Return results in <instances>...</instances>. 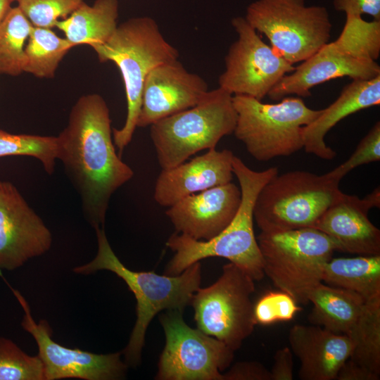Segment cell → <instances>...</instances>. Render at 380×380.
I'll use <instances>...</instances> for the list:
<instances>
[{
    "label": "cell",
    "mask_w": 380,
    "mask_h": 380,
    "mask_svg": "<svg viewBox=\"0 0 380 380\" xmlns=\"http://www.w3.org/2000/svg\"><path fill=\"white\" fill-rule=\"evenodd\" d=\"M57 138L58 160L80 198L85 219L94 229L104 227L111 196L134 176L116 153L104 99L98 94L78 99Z\"/></svg>",
    "instance_id": "6da1fadb"
},
{
    "label": "cell",
    "mask_w": 380,
    "mask_h": 380,
    "mask_svg": "<svg viewBox=\"0 0 380 380\" xmlns=\"http://www.w3.org/2000/svg\"><path fill=\"white\" fill-rule=\"evenodd\" d=\"M233 172L241 192L239 208L231 222L216 236L208 240H196L186 235L175 233L166 245L175 252L165 270V274L175 276L201 260L210 257L227 259L254 281L264 277L262 261L253 229V208L261 189L274 175L277 167L255 171L241 159L233 158Z\"/></svg>",
    "instance_id": "7a4b0ae2"
},
{
    "label": "cell",
    "mask_w": 380,
    "mask_h": 380,
    "mask_svg": "<svg viewBox=\"0 0 380 380\" xmlns=\"http://www.w3.org/2000/svg\"><path fill=\"white\" fill-rule=\"evenodd\" d=\"M98 249L90 262L72 271L89 275L101 270L110 271L122 279L137 300V320L128 343L121 353L128 367L141 362V351L149 323L160 311L179 310L191 304L201 281V266L196 262L175 276L159 275L154 272H136L128 269L113 252L104 227L95 229Z\"/></svg>",
    "instance_id": "3957f363"
},
{
    "label": "cell",
    "mask_w": 380,
    "mask_h": 380,
    "mask_svg": "<svg viewBox=\"0 0 380 380\" xmlns=\"http://www.w3.org/2000/svg\"><path fill=\"white\" fill-rule=\"evenodd\" d=\"M101 62H114L121 72L127 99V117L121 129H113L120 155L131 141L141 105L143 87L156 66L178 60L179 52L163 36L150 17L130 18L118 25L110 38L94 49Z\"/></svg>",
    "instance_id": "277c9868"
},
{
    "label": "cell",
    "mask_w": 380,
    "mask_h": 380,
    "mask_svg": "<svg viewBox=\"0 0 380 380\" xmlns=\"http://www.w3.org/2000/svg\"><path fill=\"white\" fill-rule=\"evenodd\" d=\"M233 95L221 87L208 91L194 106L150 126V136L162 170L172 168L190 156L215 148L234 132L236 112Z\"/></svg>",
    "instance_id": "5b68a950"
},
{
    "label": "cell",
    "mask_w": 380,
    "mask_h": 380,
    "mask_svg": "<svg viewBox=\"0 0 380 380\" xmlns=\"http://www.w3.org/2000/svg\"><path fill=\"white\" fill-rule=\"evenodd\" d=\"M339 182L324 174L303 170L277 174L261 189L253 219L262 232L313 227L343 194Z\"/></svg>",
    "instance_id": "8992f818"
},
{
    "label": "cell",
    "mask_w": 380,
    "mask_h": 380,
    "mask_svg": "<svg viewBox=\"0 0 380 380\" xmlns=\"http://www.w3.org/2000/svg\"><path fill=\"white\" fill-rule=\"evenodd\" d=\"M236 112L234 134L255 160L267 162L289 156L303 148V129L322 112L299 97L265 103L247 95H233Z\"/></svg>",
    "instance_id": "52a82bcc"
},
{
    "label": "cell",
    "mask_w": 380,
    "mask_h": 380,
    "mask_svg": "<svg viewBox=\"0 0 380 380\" xmlns=\"http://www.w3.org/2000/svg\"><path fill=\"white\" fill-rule=\"evenodd\" d=\"M256 239L265 275L298 304H308L312 290L322 282L324 265L336 250L333 240L312 227L261 232Z\"/></svg>",
    "instance_id": "ba28073f"
},
{
    "label": "cell",
    "mask_w": 380,
    "mask_h": 380,
    "mask_svg": "<svg viewBox=\"0 0 380 380\" xmlns=\"http://www.w3.org/2000/svg\"><path fill=\"white\" fill-rule=\"evenodd\" d=\"M245 18L292 65L315 53L331 37L327 8L307 6L305 0H257L247 7Z\"/></svg>",
    "instance_id": "9c48e42d"
},
{
    "label": "cell",
    "mask_w": 380,
    "mask_h": 380,
    "mask_svg": "<svg viewBox=\"0 0 380 380\" xmlns=\"http://www.w3.org/2000/svg\"><path fill=\"white\" fill-rule=\"evenodd\" d=\"M254 292V279L248 274L232 262L224 265L219 279L199 288L192 298L197 329L238 350L256 325Z\"/></svg>",
    "instance_id": "30bf717a"
},
{
    "label": "cell",
    "mask_w": 380,
    "mask_h": 380,
    "mask_svg": "<svg viewBox=\"0 0 380 380\" xmlns=\"http://www.w3.org/2000/svg\"><path fill=\"white\" fill-rule=\"evenodd\" d=\"M165 346L159 359L158 380H224L234 350L222 341L190 327L182 312L168 310L159 317Z\"/></svg>",
    "instance_id": "8fae6325"
},
{
    "label": "cell",
    "mask_w": 380,
    "mask_h": 380,
    "mask_svg": "<svg viewBox=\"0 0 380 380\" xmlns=\"http://www.w3.org/2000/svg\"><path fill=\"white\" fill-rule=\"evenodd\" d=\"M232 25L238 39L225 56V70L219 77V87L232 95L262 101L295 66L264 42L245 18H233Z\"/></svg>",
    "instance_id": "7c38bea8"
},
{
    "label": "cell",
    "mask_w": 380,
    "mask_h": 380,
    "mask_svg": "<svg viewBox=\"0 0 380 380\" xmlns=\"http://www.w3.org/2000/svg\"><path fill=\"white\" fill-rule=\"evenodd\" d=\"M0 277L23 310L21 326L33 337L37 345V355L44 365L45 380H118L125 377L128 366L121 360V353L96 354L68 348L56 342L52 338L53 331L49 322L44 319L37 322L25 297L7 282L1 273Z\"/></svg>",
    "instance_id": "4fadbf2b"
},
{
    "label": "cell",
    "mask_w": 380,
    "mask_h": 380,
    "mask_svg": "<svg viewBox=\"0 0 380 380\" xmlns=\"http://www.w3.org/2000/svg\"><path fill=\"white\" fill-rule=\"evenodd\" d=\"M52 234L16 186L0 180V271H13L49 251Z\"/></svg>",
    "instance_id": "5bb4252c"
},
{
    "label": "cell",
    "mask_w": 380,
    "mask_h": 380,
    "mask_svg": "<svg viewBox=\"0 0 380 380\" xmlns=\"http://www.w3.org/2000/svg\"><path fill=\"white\" fill-rule=\"evenodd\" d=\"M206 82L178 61L160 64L147 75L137 127L157 121L196 105L208 91Z\"/></svg>",
    "instance_id": "9a60e30c"
},
{
    "label": "cell",
    "mask_w": 380,
    "mask_h": 380,
    "mask_svg": "<svg viewBox=\"0 0 380 380\" xmlns=\"http://www.w3.org/2000/svg\"><path fill=\"white\" fill-rule=\"evenodd\" d=\"M240 187L229 182L186 196L166 210L176 232L208 241L234 217L241 203Z\"/></svg>",
    "instance_id": "2e32d148"
},
{
    "label": "cell",
    "mask_w": 380,
    "mask_h": 380,
    "mask_svg": "<svg viewBox=\"0 0 380 380\" xmlns=\"http://www.w3.org/2000/svg\"><path fill=\"white\" fill-rule=\"evenodd\" d=\"M302 62L269 92L267 96L271 99L278 101L293 94L308 97L314 87L338 77L369 80L380 75L376 61L355 58L342 51L334 42L324 44Z\"/></svg>",
    "instance_id": "e0dca14e"
},
{
    "label": "cell",
    "mask_w": 380,
    "mask_h": 380,
    "mask_svg": "<svg viewBox=\"0 0 380 380\" xmlns=\"http://www.w3.org/2000/svg\"><path fill=\"white\" fill-rule=\"evenodd\" d=\"M234 156L229 149L213 148L189 162L162 170L154 188L156 202L170 207L186 196L231 182Z\"/></svg>",
    "instance_id": "ac0fdd59"
},
{
    "label": "cell",
    "mask_w": 380,
    "mask_h": 380,
    "mask_svg": "<svg viewBox=\"0 0 380 380\" xmlns=\"http://www.w3.org/2000/svg\"><path fill=\"white\" fill-rule=\"evenodd\" d=\"M370 209L365 198L343 193L312 228L330 237L338 251L360 255H380V230L368 217Z\"/></svg>",
    "instance_id": "d6986e66"
},
{
    "label": "cell",
    "mask_w": 380,
    "mask_h": 380,
    "mask_svg": "<svg viewBox=\"0 0 380 380\" xmlns=\"http://www.w3.org/2000/svg\"><path fill=\"white\" fill-rule=\"evenodd\" d=\"M292 353L300 360L302 380H334L350 357L351 341L346 334L319 326L295 324L289 334Z\"/></svg>",
    "instance_id": "ffe728a7"
},
{
    "label": "cell",
    "mask_w": 380,
    "mask_h": 380,
    "mask_svg": "<svg viewBox=\"0 0 380 380\" xmlns=\"http://www.w3.org/2000/svg\"><path fill=\"white\" fill-rule=\"evenodd\" d=\"M380 104V75L369 80H353L331 105L303 129V148L323 160L336 153L325 142V136L338 122L361 110Z\"/></svg>",
    "instance_id": "44dd1931"
},
{
    "label": "cell",
    "mask_w": 380,
    "mask_h": 380,
    "mask_svg": "<svg viewBox=\"0 0 380 380\" xmlns=\"http://www.w3.org/2000/svg\"><path fill=\"white\" fill-rule=\"evenodd\" d=\"M118 0H96L93 5L82 3L55 27L75 46L88 44L94 49L113 35L118 27Z\"/></svg>",
    "instance_id": "7402d4cb"
},
{
    "label": "cell",
    "mask_w": 380,
    "mask_h": 380,
    "mask_svg": "<svg viewBox=\"0 0 380 380\" xmlns=\"http://www.w3.org/2000/svg\"><path fill=\"white\" fill-rule=\"evenodd\" d=\"M311 322L338 334H347L358 318L365 299L358 293L319 283L310 292Z\"/></svg>",
    "instance_id": "603a6c76"
},
{
    "label": "cell",
    "mask_w": 380,
    "mask_h": 380,
    "mask_svg": "<svg viewBox=\"0 0 380 380\" xmlns=\"http://www.w3.org/2000/svg\"><path fill=\"white\" fill-rule=\"evenodd\" d=\"M322 282L355 292L365 301L380 296V255L331 258Z\"/></svg>",
    "instance_id": "cb8c5ba5"
},
{
    "label": "cell",
    "mask_w": 380,
    "mask_h": 380,
    "mask_svg": "<svg viewBox=\"0 0 380 380\" xmlns=\"http://www.w3.org/2000/svg\"><path fill=\"white\" fill-rule=\"evenodd\" d=\"M351 341L350 359L380 374V296L366 300L346 334Z\"/></svg>",
    "instance_id": "d4e9b609"
},
{
    "label": "cell",
    "mask_w": 380,
    "mask_h": 380,
    "mask_svg": "<svg viewBox=\"0 0 380 380\" xmlns=\"http://www.w3.org/2000/svg\"><path fill=\"white\" fill-rule=\"evenodd\" d=\"M74 46L51 28L33 26L25 45L24 72L40 78H52L66 53Z\"/></svg>",
    "instance_id": "484cf974"
},
{
    "label": "cell",
    "mask_w": 380,
    "mask_h": 380,
    "mask_svg": "<svg viewBox=\"0 0 380 380\" xmlns=\"http://www.w3.org/2000/svg\"><path fill=\"white\" fill-rule=\"evenodd\" d=\"M33 25L18 7L11 8L0 23V75L24 72L25 42Z\"/></svg>",
    "instance_id": "4316f807"
},
{
    "label": "cell",
    "mask_w": 380,
    "mask_h": 380,
    "mask_svg": "<svg viewBox=\"0 0 380 380\" xmlns=\"http://www.w3.org/2000/svg\"><path fill=\"white\" fill-rule=\"evenodd\" d=\"M334 42L355 58L376 61L380 54V21L346 15L343 30Z\"/></svg>",
    "instance_id": "83f0119b"
},
{
    "label": "cell",
    "mask_w": 380,
    "mask_h": 380,
    "mask_svg": "<svg viewBox=\"0 0 380 380\" xmlns=\"http://www.w3.org/2000/svg\"><path fill=\"white\" fill-rule=\"evenodd\" d=\"M57 137L11 134L0 129V158L30 156L38 159L47 174L54 172L58 160Z\"/></svg>",
    "instance_id": "f1b7e54d"
},
{
    "label": "cell",
    "mask_w": 380,
    "mask_h": 380,
    "mask_svg": "<svg viewBox=\"0 0 380 380\" xmlns=\"http://www.w3.org/2000/svg\"><path fill=\"white\" fill-rule=\"evenodd\" d=\"M0 380H45L38 355L23 351L11 339L0 336Z\"/></svg>",
    "instance_id": "f546056e"
},
{
    "label": "cell",
    "mask_w": 380,
    "mask_h": 380,
    "mask_svg": "<svg viewBox=\"0 0 380 380\" xmlns=\"http://www.w3.org/2000/svg\"><path fill=\"white\" fill-rule=\"evenodd\" d=\"M84 2V0H18V7L33 26L52 28Z\"/></svg>",
    "instance_id": "4dcf8cb0"
},
{
    "label": "cell",
    "mask_w": 380,
    "mask_h": 380,
    "mask_svg": "<svg viewBox=\"0 0 380 380\" xmlns=\"http://www.w3.org/2000/svg\"><path fill=\"white\" fill-rule=\"evenodd\" d=\"M288 293L269 291L253 305V315L256 324H271L277 322H289L302 310Z\"/></svg>",
    "instance_id": "1f68e13d"
},
{
    "label": "cell",
    "mask_w": 380,
    "mask_h": 380,
    "mask_svg": "<svg viewBox=\"0 0 380 380\" xmlns=\"http://www.w3.org/2000/svg\"><path fill=\"white\" fill-rule=\"evenodd\" d=\"M380 160V122H376L361 139L350 157L327 175L341 181L352 170L360 165Z\"/></svg>",
    "instance_id": "d6a6232c"
},
{
    "label": "cell",
    "mask_w": 380,
    "mask_h": 380,
    "mask_svg": "<svg viewBox=\"0 0 380 380\" xmlns=\"http://www.w3.org/2000/svg\"><path fill=\"white\" fill-rule=\"evenodd\" d=\"M224 380H271L270 372L258 362H241L223 374Z\"/></svg>",
    "instance_id": "836d02e7"
},
{
    "label": "cell",
    "mask_w": 380,
    "mask_h": 380,
    "mask_svg": "<svg viewBox=\"0 0 380 380\" xmlns=\"http://www.w3.org/2000/svg\"><path fill=\"white\" fill-rule=\"evenodd\" d=\"M334 8L346 15L362 16L367 14L380 21V0H333Z\"/></svg>",
    "instance_id": "e575fe53"
},
{
    "label": "cell",
    "mask_w": 380,
    "mask_h": 380,
    "mask_svg": "<svg viewBox=\"0 0 380 380\" xmlns=\"http://www.w3.org/2000/svg\"><path fill=\"white\" fill-rule=\"evenodd\" d=\"M270 372L271 380H292L293 379V353L290 348L279 349L274 357Z\"/></svg>",
    "instance_id": "d590c367"
},
{
    "label": "cell",
    "mask_w": 380,
    "mask_h": 380,
    "mask_svg": "<svg viewBox=\"0 0 380 380\" xmlns=\"http://www.w3.org/2000/svg\"><path fill=\"white\" fill-rule=\"evenodd\" d=\"M378 374L348 358L340 368L337 380H379Z\"/></svg>",
    "instance_id": "8d00e7d4"
},
{
    "label": "cell",
    "mask_w": 380,
    "mask_h": 380,
    "mask_svg": "<svg viewBox=\"0 0 380 380\" xmlns=\"http://www.w3.org/2000/svg\"><path fill=\"white\" fill-rule=\"evenodd\" d=\"M372 208L380 207V190L379 186L376 187L370 194L364 197Z\"/></svg>",
    "instance_id": "74e56055"
},
{
    "label": "cell",
    "mask_w": 380,
    "mask_h": 380,
    "mask_svg": "<svg viewBox=\"0 0 380 380\" xmlns=\"http://www.w3.org/2000/svg\"><path fill=\"white\" fill-rule=\"evenodd\" d=\"M10 0H0V23L11 8Z\"/></svg>",
    "instance_id": "f35d334b"
},
{
    "label": "cell",
    "mask_w": 380,
    "mask_h": 380,
    "mask_svg": "<svg viewBox=\"0 0 380 380\" xmlns=\"http://www.w3.org/2000/svg\"><path fill=\"white\" fill-rule=\"evenodd\" d=\"M10 1H11V2H13V1H18V0H10Z\"/></svg>",
    "instance_id": "ab89813d"
}]
</instances>
